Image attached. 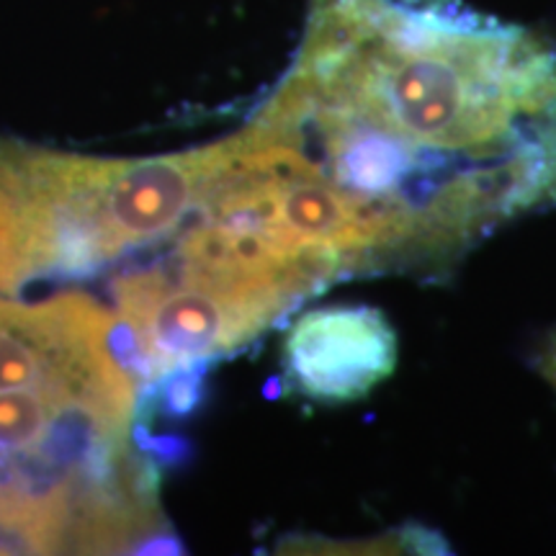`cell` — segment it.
Returning a JSON list of instances; mask_svg holds the SVG:
<instances>
[{
    "instance_id": "4",
    "label": "cell",
    "mask_w": 556,
    "mask_h": 556,
    "mask_svg": "<svg viewBox=\"0 0 556 556\" xmlns=\"http://www.w3.org/2000/svg\"><path fill=\"white\" fill-rule=\"evenodd\" d=\"M397 366V338L379 309L336 304L302 315L283 340L287 381L312 402H356Z\"/></svg>"
},
{
    "instance_id": "1",
    "label": "cell",
    "mask_w": 556,
    "mask_h": 556,
    "mask_svg": "<svg viewBox=\"0 0 556 556\" xmlns=\"http://www.w3.org/2000/svg\"><path fill=\"white\" fill-rule=\"evenodd\" d=\"M263 109L358 206L389 276H448L556 206V45L462 0H309Z\"/></svg>"
},
{
    "instance_id": "5",
    "label": "cell",
    "mask_w": 556,
    "mask_h": 556,
    "mask_svg": "<svg viewBox=\"0 0 556 556\" xmlns=\"http://www.w3.org/2000/svg\"><path fill=\"white\" fill-rule=\"evenodd\" d=\"M70 394L80 392H41V389H18L0 394V451L26 454L37 448L50 428L54 409ZM103 397V394H101ZM129 402V400H127Z\"/></svg>"
},
{
    "instance_id": "2",
    "label": "cell",
    "mask_w": 556,
    "mask_h": 556,
    "mask_svg": "<svg viewBox=\"0 0 556 556\" xmlns=\"http://www.w3.org/2000/svg\"><path fill=\"white\" fill-rule=\"evenodd\" d=\"M116 315L86 294L41 304L0 299V394L18 389L137 400L135 379L114 356Z\"/></svg>"
},
{
    "instance_id": "3",
    "label": "cell",
    "mask_w": 556,
    "mask_h": 556,
    "mask_svg": "<svg viewBox=\"0 0 556 556\" xmlns=\"http://www.w3.org/2000/svg\"><path fill=\"white\" fill-rule=\"evenodd\" d=\"M111 294L139 340L150 384L173 368L212 364L263 336L225 299L178 281L160 263L116 276Z\"/></svg>"
}]
</instances>
